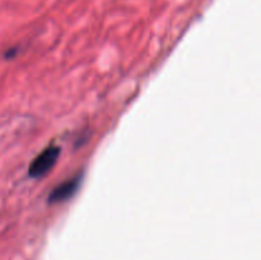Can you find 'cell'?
<instances>
[{
    "label": "cell",
    "instance_id": "obj_1",
    "mask_svg": "<svg viewBox=\"0 0 261 260\" xmlns=\"http://www.w3.org/2000/svg\"><path fill=\"white\" fill-rule=\"evenodd\" d=\"M59 157H60V147H56V145L46 147L31 162L30 167H28V173L31 177L40 178L47 175L56 165Z\"/></svg>",
    "mask_w": 261,
    "mask_h": 260
},
{
    "label": "cell",
    "instance_id": "obj_2",
    "mask_svg": "<svg viewBox=\"0 0 261 260\" xmlns=\"http://www.w3.org/2000/svg\"><path fill=\"white\" fill-rule=\"evenodd\" d=\"M82 180H83V173L79 172L71 176L70 178H66L63 183L59 184L58 186L53 189V191L48 195V203L50 204H58L68 201L73 198L79 190L82 185Z\"/></svg>",
    "mask_w": 261,
    "mask_h": 260
}]
</instances>
